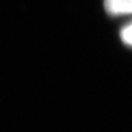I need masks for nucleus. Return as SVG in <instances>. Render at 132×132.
Masks as SVG:
<instances>
[{"instance_id": "obj_1", "label": "nucleus", "mask_w": 132, "mask_h": 132, "mask_svg": "<svg viewBox=\"0 0 132 132\" xmlns=\"http://www.w3.org/2000/svg\"><path fill=\"white\" fill-rule=\"evenodd\" d=\"M105 9L111 15L132 14V0H105Z\"/></svg>"}, {"instance_id": "obj_2", "label": "nucleus", "mask_w": 132, "mask_h": 132, "mask_svg": "<svg viewBox=\"0 0 132 132\" xmlns=\"http://www.w3.org/2000/svg\"><path fill=\"white\" fill-rule=\"evenodd\" d=\"M120 35H121V39L123 42L132 46V23L122 29Z\"/></svg>"}]
</instances>
